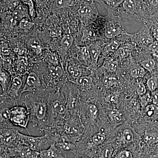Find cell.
I'll list each match as a JSON object with an SVG mask.
<instances>
[{"mask_svg": "<svg viewBox=\"0 0 158 158\" xmlns=\"http://www.w3.org/2000/svg\"><path fill=\"white\" fill-rule=\"evenodd\" d=\"M50 91L44 89L36 93H27L22 98V104L30 114V122L40 133L47 127L48 100Z\"/></svg>", "mask_w": 158, "mask_h": 158, "instance_id": "6da1fadb", "label": "cell"}, {"mask_svg": "<svg viewBox=\"0 0 158 158\" xmlns=\"http://www.w3.org/2000/svg\"><path fill=\"white\" fill-rule=\"evenodd\" d=\"M32 70L38 74L44 87L50 91L60 90L69 81L61 64L49 65L45 62H40L34 64Z\"/></svg>", "mask_w": 158, "mask_h": 158, "instance_id": "7a4b0ae2", "label": "cell"}, {"mask_svg": "<svg viewBox=\"0 0 158 158\" xmlns=\"http://www.w3.org/2000/svg\"><path fill=\"white\" fill-rule=\"evenodd\" d=\"M70 114L61 90L50 91L48 100L47 127L62 124Z\"/></svg>", "mask_w": 158, "mask_h": 158, "instance_id": "3957f363", "label": "cell"}, {"mask_svg": "<svg viewBox=\"0 0 158 158\" xmlns=\"http://www.w3.org/2000/svg\"><path fill=\"white\" fill-rule=\"evenodd\" d=\"M94 0H82L76 14L82 26L88 27L93 23L98 17V11Z\"/></svg>", "mask_w": 158, "mask_h": 158, "instance_id": "277c9868", "label": "cell"}, {"mask_svg": "<svg viewBox=\"0 0 158 158\" xmlns=\"http://www.w3.org/2000/svg\"><path fill=\"white\" fill-rule=\"evenodd\" d=\"M108 14L138 21L144 22L145 20L139 13L137 0H124L117 9Z\"/></svg>", "mask_w": 158, "mask_h": 158, "instance_id": "5b68a950", "label": "cell"}, {"mask_svg": "<svg viewBox=\"0 0 158 158\" xmlns=\"http://www.w3.org/2000/svg\"><path fill=\"white\" fill-rule=\"evenodd\" d=\"M78 87L73 82L68 81L60 89L65 97L67 109L71 114H77L80 104V96Z\"/></svg>", "mask_w": 158, "mask_h": 158, "instance_id": "8992f818", "label": "cell"}, {"mask_svg": "<svg viewBox=\"0 0 158 158\" xmlns=\"http://www.w3.org/2000/svg\"><path fill=\"white\" fill-rule=\"evenodd\" d=\"M19 143L25 144L37 152H40L50 147L52 143L46 135L38 137L26 135L18 132Z\"/></svg>", "mask_w": 158, "mask_h": 158, "instance_id": "52a82bcc", "label": "cell"}, {"mask_svg": "<svg viewBox=\"0 0 158 158\" xmlns=\"http://www.w3.org/2000/svg\"><path fill=\"white\" fill-rule=\"evenodd\" d=\"M30 120L28 111L23 105H15L11 108L10 121L11 123L22 131L27 130L29 135H31L27 129Z\"/></svg>", "mask_w": 158, "mask_h": 158, "instance_id": "ba28073f", "label": "cell"}, {"mask_svg": "<svg viewBox=\"0 0 158 158\" xmlns=\"http://www.w3.org/2000/svg\"><path fill=\"white\" fill-rule=\"evenodd\" d=\"M108 21L105 24L104 35L109 39H113L119 36L127 34L125 31L121 18L108 15Z\"/></svg>", "mask_w": 158, "mask_h": 158, "instance_id": "9c48e42d", "label": "cell"}, {"mask_svg": "<svg viewBox=\"0 0 158 158\" xmlns=\"http://www.w3.org/2000/svg\"><path fill=\"white\" fill-rule=\"evenodd\" d=\"M27 75L25 76L15 75L12 77L11 84L7 92L5 94L2 93V94L11 98L16 105H23L22 102L23 90Z\"/></svg>", "mask_w": 158, "mask_h": 158, "instance_id": "30bf717a", "label": "cell"}, {"mask_svg": "<svg viewBox=\"0 0 158 158\" xmlns=\"http://www.w3.org/2000/svg\"><path fill=\"white\" fill-rule=\"evenodd\" d=\"M83 65H85L76 58L67 56L63 68L69 81L73 82L80 77L85 76Z\"/></svg>", "mask_w": 158, "mask_h": 158, "instance_id": "8fae6325", "label": "cell"}, {"mask_svg": "<svg viewBox=\"0 0 158 158\" xmlns=\"http://www.w3.org/2000/svg\"><path fill=\"white\" fill-rule=\"evenodd\" d=\"M0 130L1 147L8 148L19 144L18 132L21 130L15 127H1Z\"/></svg>", "mask_w": 158, "mask_h": 158, "instance_id": "7c38bea8", "label": "cell"}, {"mask_svg": "<svg viewBox=\"0 0 158 158\" xmlns=\"http://www.w3.org/2000/svg\"><path fill=\"white\" fill-rule=\"evenodd\" d=\"M144 23V26L139 31L135 34H129V36L133 42L142 45L149 46L155 40L151 32L149 23L146 21Z\"/></svg>", "mask_w": 158, "mask_h": 158, "instance_id": "4fadbf2b", "label": "cell"}, {"mask_svg": "<svg viewBox=\"0 0 158 158\" xmlns=\"http://www.w3.org/2000/svg\"><path fill=\"white\" fill-rule=\"evenodd\" d=\"M44 89H47L43 84L40 77L37 73L31 70L26 78L23 88V94L25 93H36Z\"/></svg>", "mask_w": 158, "mask_h": 158, "instance_id": "5bb4252c", "label": "cell"}, {"mask_svg": "<svg viewBox=\"0 0 158 158\" xmlns=\"http://www.w3.org/2000/svg\"><path fill=\"white\" fill-rule=\"evenodd\" d=\"M68 56L76 58L85 66H92V61L88 46H79L74 43Z\"/></svg>", "mask_w": 158, "mask_h": 158, "instance_id": "9a60e30c", "label": "cell"}, {"mask_svg": "<svg viewBox=\"0 0 158 158\" xmlns=\"http://www.w3.org/2000/svg\"><path fill=\"white\" fill-rule=\"evenodd\" d=\"M55 0H34L37 12L36 20L44 23L52 13Z\"/></svg>", "mask_w": 158, "mask_h": 158, "instance_id": "2e32d148", "label": "cell"}, {"mask_svg": "<svg viewBox=\"0 0 158 158\" xmlns=\"http://www.w3.org/2000/svg\"><path fill=\"white\" fill-rule=\"evenodd\" d=\"M82 0H55L52 13L76 12Z\"/></svg>", "mask_w": 158, "mask_h": 158, "instance_id": "e0dca14e", "label": "cell"}, {"mask_svg": "<svg viewBox=\"0 0 158 158\" xmlns=\"http://www.w3.org/2000/svg\"><path fill=\"white\" fill-rule=\"evenodd\" d=\"M34 64L31 62L28 56H17L14 60L15 75L25 76L32 70Z\"/></svg>", "mask_w": 158, "mask_h": 158, "instance_id": "ac0fdd59", "label": "cell"}, {"mask_svg": "<svg viewBox=\"0 0 158 158\" xmlns=\"http://www.w3.org/2000/svg\"><path fill=\"white\" fill-rule=\"evenodd\" d=\"M139 13L144 18L158 11V0H137Z\"/></svg>", "mask_w": 158, "mask_h": 158, "instance_id": "d6986e66", "label": "cell"}, {"mask_svg": "<svg viewBox=\"0 0 158 158\" xmlns=\"http://www.w3.org/2000/svg\"><path fill=\"white\" fill-rule=\"evenodd\" d=\"M106 44L103 40H95L88 46L90 52L92 67H95L97 65L98 62Z\"/></svg>", "mask_w": 158, "mask_h": 158, "instance_id": "ffe728a7", "label": "cell"}, {"mask_svg": "<svg viewBox=\"0 0 158 158\" xmlns=\"http://www.w3.org/2000/svg\"><path fill=\"white\" fill-rule=\"evenodd\" d=\"M37 24L30 18H24L21 20L17 25V28L22 37L28 36L36 28Z\"/></svg>", "mask_w": 158, "mask_h": 158, "instance_id": "44dd1931", "label": "cell"}, {"mask_svg": "<svg viewBox=\"0 0 158 158\" xmlns=\"http://www.w3.org/2000/svg\"><path fill=\"white\" fill-rule=\"evenodd\" d=\"M17 157L21 158H38L39 152H37L31 148L19 143L15 146Z\"/></svg>", "mask_w": 158, "mask_h": 158, "instance_id": "7402d4cb", "label": "cell"}, {"mask_svg": "<svg viewBox=\"0 0 158 158\" xmlns=\"http://www.w3.org/2000/svg\"><path fill=\"white\" fill-rule=\"evenodd\" d=\"M41 62H45L49 65H58L60 64L59 55L56 51L46 48L43 52Z\"/></svg>", "mask_w": 158, "mask_h": 158, "instance_id": "603a6c76", "label": "cell"}, {"mask_svg": "<svg viewBox=\"0 0 158 158\" xmlns=\"http://www.w3.org/2000/svg\"><path fill=\"white\" fill-rule=\"evenodd\" d=\"M38 158H66L55 144H52L48 149L39 152Z\"/></svg>", "mask_w": 158, "mask_h": 158, "instance_id": "cb8c5ba5", "label": "cell"}, {"mask_svg": "<svg viewBox=\"0 0 158 158\" xmlns=\"http://www.w3.org/2000/svg\"><path fill=\"white\" fill-rule=\"evenodd\" d=\"M94 79L92 75L83 76L77 79L73 83L81 89L89 90L93 87Z\"/></svg>", "mask_w": 158, "mask_h": 158, "instance_id": "d4e9b609", "label": "cell"}, {"mask_svg": "<svg viewBox=\"0 0 158 158\" xmlns=\"http://www.w3.org/2000/svg\"><path fill=\"white\" fill-rule=\"evenodd\" d=\"M12 16L18 22L24 18H31L28 8L22 3L12 11Z\"/></svg>", "mask_w": 158, "mask_h": 158, "instance_id": "484cf974", "label": "cell"}, {"mask_svg": "<svg viewBox=\"0 0 158 158\" xmlns=\"http://www.w3.org/2000/svg\"><path fill=\"white\" fill-rule=\"evenodd\" d=\"M12 78V76L11 74L1 68L0 84L2 91V93H6L11 84Z\"/></svg>", "mask_w": 158, "mask_h": 158, "instance_id": "4316f807", "label": "cell"}, {"mask_svg": "<svg viewBox=\"0 0 158 158\" xmlns=\"http://www.w3.org/2000/svg\"><path fill=\"white\" fill-rule=\"evenodd\" d=\"M94 2L104 6L107 10L108 13H111L118 8L124 0H94Z\"/></svg>", "mask_w": 158, "mask_h": 158, "instance_id": "83f0119b", "label": "cell"}, {"mask_svg": "<svg viewBox=\"0 0 158 158\" xmlns=\"http://www.w3.org/2000/svg\"><path fill=\"white\" fill-rule=\"evenodd\" d=\"M1 68L9 73L12 77L15 76L14 60L10 56L1 55Z\"/></svg>", "mask_w": 158, "mask_h": 158, "instance_id": "f1b7e54d", "label": "cell"}, {"mask_svg": "<svg viewBox=\"0 0 158 158\" xmlns=\"http://www.w3.org/2000/svg\"><path fill=\"white\" fill-rule=\"evenodd\" d=\"M86 113L87 116L92 124L95 122L98 117V107L93 103H88L86 105Z\"/></svg>", "mask_w": 158, "mask_h": 158, "instance_id": "f546056e", "label": "cell"}, {"mask_svg": "<svg viewBox=\"0 0 158 158\" xmlns=\"http://www.w3.org/2000/svg\"><path fill=\"white\" fill-rule=\"evenodd\" d=\"M121 41L122 40L117 37L113 39L109 44H106L102 53V56H104L110 53L115 52L121 46Z\"/></svg>", "mask_w": 158, "mask_h": 158, "instance_id": "4dcf8cb0", "label": "cell"}, {"mask_svg": "<svg viewBox=\"0 0 158 158\" xmlns=\"http://www.w3.org/2000/svg\"><path fill=\"white\" fill-rule=\"evenodd\" d=\"M141 65L142 67L149 72L153 71L157 66V60L154 58L149 56L141 60Z\"/></svg>", "mask_w": 158, "mask_h": 158, "instance_id": "1f68e13d", "label": "cell"}, {"mask_svg": "<svg viewBox=\"0 0 158 158\" xmlns=\"http://www.w3.org/2000/svg\"><path fill=\"white\" fill-rule=\"evenodd\" d=\"M10 42L8 39L1 37V55L5 56H10L12 53Z\"/></svg>", "mask_w": 158, "mask_h": 158, "instance_id": "d6a6232c", "label": "cell"}, {"mask_svg": "<svg viewBox=\"0 0 158 158\" xmlns=\"http://www.w3.org/2000/svg\"><path fill=\"white\" fill-rule=\"evenodd\" d=\"M22 4L27 6L31 19L35 20L37 18V14L34 0H21Z\"/></svg>", "mask_w": 158, "mask_h": 158, "instance_id": "836d02e7", "label": "cell"}, {"mask_svg": "<svg viewBox=\"0 0 158 158\" xmlns=\"http://www.w3.org/2000/svg\"><path fill=\"white\" fill-rule=\"evenodd\" d=\"M144 139L148 144L151 145L158 144V132L156 131L146 132L144 135Z\"/></svg>", "mask_w": 158, "mask_h": 158, "instance_id": "e575fe53", "label": "cell"}, {"mask_svg": "<svg viewBox=\"0 0 158 158\" xmlns=\"http://www.w3.org/2000/svg\"><path fill=\"white\" fill-rule=\"evenodd\" d=\"M145 113L149 118H158V106L154 104H149L145 108Z\"/></svg>", "mask_w": 158, "mask_h": 158, "instance_id": "d590c367", "label": "cell"}, {"mask_svg": "<svg viewBox=\"0 0 158 158\" xmlns=\"http://www.w3.org/2000/svg\"><path fill=\"white\" fill-rule=\"evenodd\" d=\"M106 136L102 132L95 133L91 138V144L92 146H98L102 144L105 140Z\"/></svg>", "mask_w": 158, "mask_h": 158, "instance_id": "8d00e7d4", "label": "cell"}, {"mask_svg": "<svg viewBox=\"0 0 158 158\" xmlns=\"http://www.w3.org/2000/svg\"><path fill=\"white\" fill-rule=\"evenodd\" d=\"M146 85L150 92L156 91L158 88V77L155 75L151 77L147 80Z\"/></svg>", "mask_w": 158, "mask_h": 158, "instance_id": "74e56055", "label": "cell"}, {"mask_svg": "<svg viewBox=\"0 0 158 158\" xmlns=\"http://www.w3.org/2000/svg\"><path fill=\"white\" fill-rule=\"evenodd\" d=\"M131 74L133 77L135 78L143 77L145 74V69L142 66L137 65L131 69Z\"/></svg>", "mask_w": 158, "mask_h": 158, "instance_id": "f35d334b", "label": "cell"}, {"mask_svg": "<svg viewBox=\"0 0 158 158\" xmlns=\"http://www.w3.org/2000/svg\"><path fill=\"white\" fill-rule=\"evenodd\" d=\"M103 67L110 72H115L118 68V63L115 59L107 60L104 63Z\"/></svg>", "mask_w": 158, "mask_h": 158, "instance_id": "ab89813d", "label": "cell"}, {"mask_svg": "<svg viewBox=\"0 0 158 158\" xmlns=\"http://www.w3.org/2000/svg\"><path fill=\"white\" fill-rule=\"evenodd\" d=\"M123 46L119 47L118 49L116 51V54L117 56L122 58H126V56H128L130 54V51H131V46L127 45L125 44V45H123Z\"/></svg>", "mask_w": 158, "mask_h": 158, "instance_id": "60d3db41", "label": "cell"}, {"mask_svg": "<svg viewBox=\"0 0 158 158\" xmlns=\"http://www.w3.org/2000/svg\"><path fill=\"white\" fill-rule=\"evenodd\" d=\"M123 141L127 143L133 142L134 140V134L131 130L129 129H126L123 131L122 135Z\"/></svg>", "mask_w": 158, "mask_h": 158, "instance_id": "b9f144b4", "label": "cell"}, {"mask_svg": "<svg viewBox=\"0 0 158 158\" xmlns=\"http://www.w3.org/2000/svg\"><path fill=\"white\" fill-rule=\"evenodd\" d=\"M110 116L112 121L114 123H117V124L121 122L123 119L122 114L118 112V110H114L112 111V112L110 113Z\"/></svg>", "mask_w": 158, "mask_h": 158, "instance_id": "7bdbcfd3", "label": "cell"}, {"mask_svg": "<svg viewBox=\"0 0 158 158\" xmlns=\"http://www.w3.org/2000/svg\"><path fill=\"white\" fill-rule=\"evenodd\" d=\"M136 88L137 93L139 95L142 96L147 93L146 87L142 82H138L136 84Z\"/></svg>", "mask_w": 158, "mask_h": 158, "instance_id": "ee69618b", "label": "cell"}, {"mask_svg": "<svg viewBox=\"0 0 158 158\" xmlns=\"http://www.w3.org/2000/svg\"><path fill=\"white\" fill-rule=\"evenodd\" d=\"M141 101L143 103L144 106H147L148 105V103L152 102V94L149 93H148L142 95V98H141Z\"/></svg>", "mask_w": 158, "mask_h": 158, "instance_id": "f6af8a7d", "label": "cell"}, {"mask_svg": "<svg viewBox=\"0 0 158 158\" xmlns=\"http://www.w3.org/2000/svg\"><path fill=\"white\" fill-rule=\"evenodd\" d=\"M113 152V149L112 148H106L102 153L101 158H110Z\"/></svg>", "mask_w": 158, "mask_h": 158, "instance_id": "bcb514c9", "label": "cell"}, {"mask_svg": "<svg viewBox=\"0 0 158 158\" xmlns=\"http://www.w3.org/2000/svg\"><path fill=\"white\" fill-rule=\"evenodd\" d=\"M132 153L127 150H124L119 152L118 158H133Z\"/></svg>", "mask_w": 158, "mask_h": 158, "instance_id": "7dc6e473", "label": "cell"}, {"mask_svg": "<svg viewBox=\"0 0 158 158\" xmlns=\"http://www.w3.org/2000/svg\"><path fill=\"white\" fill-rule=\"evenodd\" d=\"M116 81V79L115 78L112 77L106 76L104 77L103 80V82L105 85L108 86V85H113Z\"/></svg>", "mask_w": 158, "mask_h": 158, "instance_id": "c3c4849f", "label": "cell"}, {"mask_svg": "<svg viewBox=\"0 0 158 158\" xmlns=\"http://www.w3.org/2000/svg\"><path fill=\"white\" fill-rule=\"evenodd\" d=\"M150 158H158V152L153 154Z\"/></svg>", "mask_w": 158, "mask_h": 158, "instance_id": "681fc988", "label": "cell"}, {"mask_svg": "<svg viewBox=\"0 0 158 158\" xmlns=\"http://www.w3.org/2000/svg\"><path fill=\"white\" fill-rule=\"evenodd\" d=\"M151 17L154 18L158 20V11L157 12L156 14L154 15H152Z\"/></svg>", "mask_w": 158, "mask_h": 158, "instance_id": "f907efd6", "label": "cell"}, {"mask_svg": "<svg viewBox=\"0 0 158 158\" xmlns=\"http://www.w3.org/2000/svg\"><path fill=\"white\" fill-rule=\"evenodd\" d=\"M21 158L19 157H14V158Z\"/></svg>", "mask_w": 158, "mask_h": 158, "instance_id": "816d5d0a", "label": "cell"}]
</instances>
